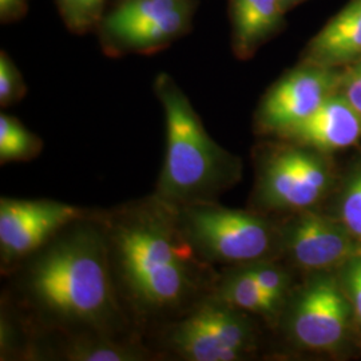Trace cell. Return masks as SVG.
<instances>
[{
  "mask_svg": "<svg viewBox=\"0 0 361 361\" xmlns=\"http://www.w3.org/2000/svg\"><path fill=\"white\" fill-rule=\"evenodd\" d=\"M101 219L116 293L140 323L174 322L213 293L219 276L186 240L176 207L152 195Z\"/></svg>",
  "mask_w": 361,
  "mask_h": 361,
  "instance_id": "6da1fadb",
  "label": "cell"
},
{
  "mask_svg": "<svg viewBox=\"0 0 361 361\" xmlns=\"http://www.w3.org/2000/svg\"><path fill=\"white\" fill-rule=\"evenodd\" d=\"M86 212L51 200H0V262L15 271Z\"/></svg>",
  "mask_w": 361,
  "mask_h": 361,
  "instance_id": "52a82bcc",
  "label": "cell"
},
{
  "mask_svg": "<svg viewBox=\"0 0 361 361\" xmlns=\"http://www.w3.org/2000/svg\"><path fill=\"white\" fill-rule=\"evenodd\" d=\"M26 0H0V16L1 20H8L23 13Z\"/></svg>",
  "mask_w": 361,
  "mask_h": 361,
  "instance_id": "cb8c5ba5",
  "label": "cell"
},
{
  "mask_svg": "<svg viewBox=\"0 0 361 361\" xmlns=\"http://www.w3.org/2000/svg\"><path fill=\"white\" fill-rule=\"evenodd\" d=\"M343 94L349 104L361 116V61H359L344 79Z\"/></svg>",
  "mask_w": 361,
  "mask_h": 361,
  "instance_id": "603a6c76",
  "label": "cell"
},
{
  "mask_svg": "<svg viewBox=\"0 0 361 361\" xmlns=\"http://www.w3.org/2000/svg\"><path fill=\"white\" fill-rule=\"evenodd\" d=\"M244 267L256 280L262 292L273 300L279 307H281L289 286V277L284 269L265 259L246 264Z\"/></svg>",
  "mask_w": 361,
  "mask_h": 361,
  "instance_id": "ac0fdd59",
  "label": "cell"
},
{
  "mask_svg": "<svg viewBox=\"0 0 361 361\" xmlns=\"http://www.w3.org/2000/svg\"><path fill=\"white\" fill-rule=\"evenodd\" d=\"M188 3V0H126L106 18L104 28L116 40L130 30L146 26Z\"/></svg>",
  "mask_w": 361,
  "mask_h": 361,
  "instance_id": "2e32d148",
  "label": "cell"
},
{
  "mask_svg": "<svg viewBox=\"0 0 361 361\" xmlns=\"http://www.w3.org/2000/svg\"><path fill=\"white\" fill-rule=\"evenodd\" d=\"M180 229L194 252L207 264L246 265L264 261L280 233L257 213L202 202L177 209Z\"/></svg>",
  "mask_w": 361,
  "mask_h": 361,
  "instance_id": "277c9868",
  "label": "cell"
},
{
  "mask_svg": "<svg viewBox=\"0 0 361 361\" xmlns=\"http://www.w3.org/2000/svg\"><path fill=\"white\" fill-rule=\"evenodd\" d=\"M285 11L280 0H232L233 47L245 59L280 30Z\"/></svg>",
  "mask_w": 361,
  "mask_h": 361,
  "instance_id": "4fadbf2b",
  "label": "cell"
},
{
  "mask_svg": "<svg viewBox=\"0 0 361 361\" xmlns=\"http://www.w3.org/2000/svg\"><path fill=\"white\" fill-rule=\"evenodd\" d=\"M341 219L344 226L361 241V173L350 180L344 193Z\"/></svg>",
  "mask_w": 361,
  "mask_h": 361,
  "instance_id": "44dd1931",
  "label": "cell"
},
{
  "mask_svg": "<svg viewBox=\"0 0 361 361\" xmlns=\"http://www.w3.org/2000/svg\"><path fill=\"white\" fill-rule=\"evenodd\" d=\"M58 4L67 26L85 31L101 18L104 0H58Z\"/></svg>",
  "mask_w": 361,
  "mask_h": 361,
  "instance_id": "d6986e66",
  "label": "cell"
},
{
  "mask_svg": "<svg viewBox=\"0 0 361 361\" xmlns=\"http://www.w3.org/2000/svg\"><path fill=\"white\" fill-rule=\"evenodd\" d=\"M213 295L237 310L264 317H274L281 308L262 292L244 265L219 276Z\"/></svg>",
  "mask_w": 361,
  "mask_h": 361,
  "instance_id": "9a60e30c",
  "label": "cell"
},
{
  "mask_svg": "<svg viewBox=\"0 0 361 361\" xmlns=\"http://www.w3.org/2000/svg\"><path fill=\"white\" fill-rule=\"evenodd\" d=\"M301 1H304V0H280L281 7H283V10H284L285 13L289 11L292 7H295V6H297V4L301 3Z\"/></svg>",
  "mask_w": 361,
  "mask_h": 361,
  "instance_id": "d4e9b609",
  "label": "cell"
},
{
  "mask_svg": "<svg viewBox=\"0 0 361 361\" xmlns=\"http://www.w3.org/2000/svg\"><path fill=\"white\" fill-rule=\"evenodd\" d=\"M328 183L324 161L297 143L269 149L258 161L256 197L268 210H307L323 197Z\"/></svg>",
  "mask_w": 361,
  "mask_h": 361,
  "instance_id": "8992f818",
  "label": "cell"
},
{
  "mask_svg": "<svg viewBox=\"0 0 361 361\" xmlns=\"http://www.w3.org/2000/svg\"><path fill=\"white\" fill-rule=\"evenodd\" d=\"M61 359L70 361H142L153 356L134 338L98 332L65 334Z\"/></svg>",
  "mask_w": 361,
  "mask_h": 361,
  "instance_id": "5bb4252c",
  "label": "cell"
},
{
  "mask_svg": "<svg viewBox=\"0 0 361 361\" xmlns=\"http://www.w3.org/2000/svg\"><path fill=\"white\" fill-rule=\"evenodd\" d=\"M344 281L355 313L361 322V255L349 259L344 271Z\"/></svg>",
  "mask_w": 361,
  "mask_h": 361,
  "instance_id": "7402d4cb",
  "label": "cell"
},
{
  "mask_svg": "<svg viewBox=\"0 0 361 361\" xmlns=\"http://www.w3.org/2000/svg\"><path fill=\"white\" fill-rule=\"evenodd\" d=\"M283 137L320 152L345 149L360 140L361 116L344 94L334 92L312 116Z\"/></svg>",
  "mask_w": 361,
  "mask_h": 361,
  "instance_id": "8fae6325",
  "label": "cell"
},
{
  "mask_svg": "<svg viewBox=\"0 0 361 361\" xmlns=\"http://www.w3.org/2000/svg\"><path fill=\"white\" fill-rule=\"evenodd\" d=\"M26 85L22 74L6 52L0 55V104L10 106L23 98Z\"/></svg>",
  "mask_w": 361,
  "mask_h": 361,
  "instance_id": "ffe728a7",
  "label": "cell"
},
{
  "mask_svg": "<svg viewBox=\"0 0 361 361\" xmlns=\"http://www.w3.org/2000/svg\"><path fill=\"white\" fill-rule=\"evenodd\" d=\"M361 61V0H350L310 40L307 63L332 68Z\"/></svg>",
  "mask_w": 361,
  "mask_h": 361,
  "instance_id": "7c38bea8",
  "label": "cell"
},
{
  "mask_svg": "<svg viewBox=\"0 0 361 361\" xmlns=\"http://www.w3.org/2000/svg\"><path fill=\"white\" fill-rule=\"evenodd\" d=\"M243 313L212 293L170 323L165 345L182 360H240L253 343L252 325Z\"/></svg>",
  "mask_w": 361,
  "mask_h": 361,
  "instance_id": "5b68a950",
  "label": "cell"
},
{
  "mask_svg": "<svg viewBox=\"0 0 361 361\" xmlns=\"http://www.w3.org/2000/svg\"><path fill=\"white\" fill-rule=\"evenodd\" d=\"M43 147L42 140L27 130L16 118L0 116V164L26 162L37 158Z\"/></svg>",
  "mask_w": 361,
  "mask_h": 361,
  "instance_id": "e0dca14e",
  "label": "cell"
},
{
  "mask_svg": "<svg viewBox=\"0 0 361 361\" xmlns=\"http://www.w3.org/2000/svg\"><path fill=\"white\" fill-rule=\"evenodd\" d=\"M18 269L20 295L47 328L118 335L126 326L101 216L73 222Z\"/></svg>",
  "mask_w": 361,
  "mask_h": 361,
  "instance_id": "7a4b0ae2",
  "label": "cell"
},
{
  "mask_svg": "<svg viewBox=\"0 0 361 361\" xmlns=\"http://www.w3.org/2000/svg\"><path fill=\"white\" fill-rule=\"evenodd\" d=\"M338 75L332 68L307 63L281 78L264 97L258 109L259 129L284 135L335 92Z\"/></svg>",
  "mask_w": 361,
  "mask_h": 361,
  "instance_id": "ba28073f",
  "label": "cell"
},
{
  "mask_svg": "<svg viewBox=\"0 0 361 361\" xmlns=\"http://www.w3.org/2000/svg\"><path fill=\"white\" fill-rule=\"evenodd\" d=\"M349 301L332 279L319 277L295 298L288 316V334L298 345L331 349L344 337Z\"/></svg>",
  "mask_w": 361,
  "mask_h": 361,
  "instance_id": "9c48e42d",
  "label": "cell"
},
{
  "mask_svg": "<svg viewBox=\"0 0 361 361\" xmlns=\"http://www.w3.org/2000/svg\"><path fill=\"white\" fill-rule=\"evenodd\" d=\"M166 128L164 166L154 195L170 207L217 202L240 176V161L214 142L171 78L155 80Z\"/></svg>",
  "mask_w": 361,
  "mask_h": 361,
  "instance_id": "3957f363",
  "label": "cell"
},
{
  "mask_svg": "<svg viewBox=\"0 0 361 361\" xmlns=\"http://www.w3.org/2000/svg\"><path fill=\"white\" fill-rule=\"evenodd\" d=\"M280 235L281 247L304 269L332 268L361 255V244L344 224L310 212L289 221Z\"/></svg>",
  "mask_w": 361,
  "mask_h": 361,
  "instance_id": "30bf717a",
  "label": "cell"
}]
</instances>
